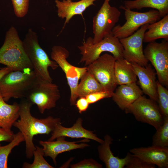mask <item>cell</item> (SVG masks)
Instances as JSON below:
<instances>
[{
	"label": "cell",
	"mask_w": 168,
	"mask_h": 168,
	"mask_svg": "<svg viewBox=\"0 0 168 168\" xmlns=\"http://www.w3.org/2000/svg\"><path fill=\"white\" fill-rule=\"evenodd\" d=\"M20 119L14 122L13 126L17 128L23 135L26 143V157L30 159L36 149L33 142L34 137L38 134H49L54 130L56 125L62 123L60 118L51 116L38 119L32 116L30 113L32 104L26 99L22 100L19 104Z\"/></svg>",
	"instance_id": "1"
},
{
	"label": "cell",
	"mask_w": 168,
	"mask_h": 168,
	"mask_svg": "<svg viewBox=\"0 0 168 168\" xmlns=\"http://www.w3.org/2000/svg\"><path fill=\"white\" fill-rule=\"evenodd\" d=\"M0 64L14 71L33 70L25 52L22 41L16 29L13 26L6 32L4 42L0 48Z\"/></svg>",
	"instance_id": "2"
},
{
	"label": "cell",
	"mask_w": 168,
	"mask_h": 168,
	"mask_svg": "<svg viewBox=\"0 0 168 168\" xmlns=\"http://www.w3.org/2000/svg\"><path fill=\"white\" fill-rule=\"evenodd\" d=\"M25 52L32 65L37 77L52 82L48 68L53 70L58 67L57 63L49 58L47 54L41 47L38 42L37 33L30 28L22 41Z\"/></svg>",
	"instance_id": "3"
},
{
	"label": "cell",
	"mask_w": 168,
	"mask_h": 168,
	"mask_svg": "<svg viewBox=\"0 0 168 168\" xmlns=\"http://www.w3.org/2000/svg\"><path fill=\"white\" fill-rule=\"evenodd\" d=\"M37 78L33 70L11 71L0 80V94L6 102L12 98H25Z\"/></svg>",
	"instance_id": "4"
},
{
	"label": "cell",
	"mask_w": 168,
	"mask_h": 168,
	"mask_svg": "<svg viewBox=\"0 0 168 168\" xmlns=\"http://www.w3.org/2000/svg\"><path fill=\"white\" fill-rule=\"evenodd\" d=\"M92 37H90L82 44L78 46L82 56L80 63H84L87 66L96 60L105 52H110L116 60L123 58V48L119 39L112 34L105 36L99 42L93 43Z\"/></svg>",
	"instance_id": "5"
},
{
	"label": "cell",
	"mask_w": 168,
	"mask_h": 168,
	"mask_svg": "<svg viewBox=\"0 0 168 168\" xmlns=\"http://www.w3.org/2000/svg\"><path fill=\"white\" fill-rule=\"evenodd\" d=\"M61 97L58 86L37 78L25 98L32 105H36L41 114L45 110L55 107Z\"/></svg>",
	"instance_id": "6"
},
{
	"label": "cell",
	"mask_w": 168,
	"mask_h": 168,
	"mask_svg": "<svg viewBox=\"0 0 168 168\" xmlns=\"http://www.w3.org/2000/svg\"><path fill=\"white\" fill-rule=\"evenodd\" d=\"M119 8L124 11L126 22L123 25L115 26L112 30L113 35L119 39L128 37L146 24H151L159 20L161 17L156 10L145 12H138L126 8L123 6Z\"/></svg>",
	"instance_id": "7"
},
{
	"label": "cell",
	"mask_w": 168,
	"mask_h": 168,
	"mask_svg": "<svg viewBox=\"0 0 168 168\" xmlns=\"http://www.w3.org/2000/svg\"><path fill=\"white\" fill-rule=\"evenodd\" d=\"M69 55L68 50L62 46L55 45L52 48L51 58L60 67L65 75L70 90V105H75L78 98L76 89L79 81L87 71V68L77 67L70 63L67 60Z\"/></svg>",
	"instance_id": "8"
},
{
	"label": "cell",
	"mask_w": 168,
	"mask_h": 168,
	"mask_svg": "<svg viewBox=\"0 0 168 168\" xmlns=\"http://www.w3.org/2000/svg\"><path fill=\"white\" fill-rule=\"evenodd\" d=\"M110 0H104L93 20V43H97L105 36L112 34V30L118 21L120 11L110 4Z\"/></svg>",
	"instance_id": "9"
},
{
	"label": "cell",
	"mask_w": 168,
	"mask_h": 168,
	"mask_svg": "<svg viewBox=\"0 0 168 168\" xmlns=\"http://www.w3.org/2000/svg\"><path fill=\"white\" fill-rule=\"evenodd\" d=\"M124 111L126 114H133L138 121L152 126L156 130L162 124L164 120L156 102L142 96Z\"/></svg>",
	"instance_id": "10"
},
{
	"label": "cell",
	"mask_w": 168,
	"mask_h": 168,
	"mask_svg": "<svg viewBox=\"0 0 168 168\" xmlns=\"http://www.w3.org/2000/svg\"><path fill=\"white\" fill-rule=\"evenodd\" d=\"M115 60L113 56L106 53L87 67V71L100 83L104 91L111 93L117 85L115 77Z\"/></svg>",
	"instance_id": "11"
},
{
	"label": "cell",
	"mask_w": 168,
	"mask_h": 168,
	"mask_svg": "<svg viewBox=\"0 0 168 168\" xmlns=\"http://www.w3.org/2000/svg\"><path fill=\"white\" fill-rule=\"evenodd\" d=\"M146 59L155 68L158 81L166 88L168 87V41L151 42L143 51Z\"/></svg>",
	"instance_id": "12"
},
{
	"label": "cell",
	"mask_w": 168,
	"mask_h": 168,
	"mask_svg": "<svg viewBox=\"0 0 168 168\" xmlns=\"http://www.w3.org/2000/svg\"><path fill=\"white\" fill-rule=\"evenodd\" d=\"M149 24L143 25L128 37L119 39L123 48V58L128 62L136 63L142 66L148 64L149 61L143 53V42L144 34Z\"/></svg>",
	"instance_id": "13"
},
{
	"label": "cell",
	"mask_w": 168,
	"mask_h": 168,
	"mask_svg": "<svg viewBox=\"0 0 168 168\" xmlns=\"http://www.w3.org/2000/svg\"><path fill=\"white\" fill-rule=\"evenodd\" d=\"M65 137H60L56 138L55 141H40L39 144L43 147L44 156L51 157L55 165H57L56 158L60 154L77 149H83L90 145L85 142L90 140L84 138L80 141L69 142L65 140Z\"/></svg>",
	"instance_id": "14"
},
{
	"label": "cell",
	"mask_w": 168,
	"mask_h": 168,
	"mask_svg": "<svg viewBox=\"0 0 168 168\" xmlns=\"http://www.w3.org/2000/svg\"><path fill=\"white\" fill-rule=\"evenodd\" d=\"M131 63L139 79L140 88L143 93L157 102L158 95L155 71L150 64L142 66L136 63Z\"/></svg>",
	"instance_id": "15"
},
{
	"label": "cell",
	"mask_w": 168,
	"mask_h": 168,
	"mask_svg": "<svg viewBox=\"0 0 168 168\" xmlns=\"http://www.w3.org/2000/svg\"><path fill=\"white\" fill-rule=\"evenodd\" d=\"M83 119L80 117L77 118L75 123L70 127L63 126L62 123L57 124L51 136L48 141H52L60 137H68L72 138H84L92 140L100 144L103 140L98 138L93 131L84 128L82 126Z\"/></svg>",
	"instance_id": "16"
},
{
	"label": "cell",
	"mask_w": 168,
	"mask_h": 168,
	"mask_svg": "<svg viewBox=\"0 0 168 168\" xmlns=\"http://www.w3.org/2000/svg\"><path fill=\"white\" fill-rule=\"evenodd\" d=\"M130 152L147 163L157 166L160 168H168V147L152 145L134 148L130 150Z\"/></svg>",
	"instance_id": "17"
},
{
	"label": "cell",
	"mask_w": 168,
	"mask_h": 168,
	"mask_svg": "<svg viewBox=\"0 0 168 168\" xmlns=\"http://www.w3.org/2000/svg\"><path fill=\"white\" fill-rule=\"evenodd\" d=\"M96 0H80L73 2L72 0H55L57 8L58 16L62 19H65L63 29L68 23L71 19L76 15L82 16L83 12L91 5H94Z\"/></svg>",
	"instance_id": "18"
},
{
	"label": "cell",
	"mask_w": 168,
	"mask_h": 168,
	"mask_svg": "<svg viewBox=\"0 0 168 168\" xmlns=\"http://www.w3.org/2000/svg\"><path fill=\"white\" fill-rule=\"evenodd\" d=\"M143 94L136 83L133 82L120 85L111 97L119 107L124 110Z\"/></svg>",
	"instance_id": "19"
},
{
	"label": "cell",
	"mask_w": 168,
	"mask_h": 168,
	"mask_svg": "<svg viewBox=\"0 0 168 168\" xmlns=\"http://www.w3.org/2000/svg\"><path fill=\"white\" fill-rule=\"evenodd\" d=\"M103 142L98 147L99 158L105 164L106 168H123L127 160L126 156L120 158L115 156L111 150L110 146L113 139L109 134L105 135Z\"/></svg>",
	"instance_id": "20"
},
{
	"label": "cell",
	"mask_w": 168,
	"mask_h": 168,
	"mask_svg": "<svg viewBox=\"0 0 168 168\" xmlns=\"http://www.w3.org/2000/svg\"><path fill=\"white\" fill-rule=\"evenodd\" d=\"M20 105L16 102L12 105L6 103L0 94V127L8 131L19 117Z\"/></svg>",
	"instance_id": "21"
},
{
	"label": "cell",
	"mask_w": 168,
	"mask_h": 168,
	"mask_svg": "<svg viewBox=\"0 0 168 168\" xmlns=\"http://www.w3.org/2000/svg\"><path fill=\"white\" fill-rule=\"evenodd\" d=\"M115 77L117 85L136 82L137 76L131 63L124 58L115 60Z\"/></svg>",
	"instance_id": "22"
},
{
	"label": "cell",
	"mask_w": 168,
	"mask_h": 168,
	"mask_svg": "<svg viewBox=\"0 0 168 168\" xmlns=\"http://www.w3.org/2000/svg\"><path fill=\"white\" fill-rule=\"evenodd\" d=\"M160 39L168 40V14L162 19L149 25L144 34L143 42H153Z\"/></svg>",
	"instance_id": "23"
},
{
	"label": "cell",
	"mask_w": 168,
	"mask_h": 168,
	"mask_svg": "<svg viewBox=\"0 0 168 168\" xmlns=\"http://www.w3.org/2000/svg\"><path fill=\"white\" fill-rule=\"evenodd\" d=\"M124 7L131 10L151 8L157 10L161 17L168 14V0H134L124 1Z\"/></svg>",
	"instance_id": "24"
},
{
	"label": "cell",
	"mask_w": 168,
	"mask_h": 168,
	"mask_svg": "<svg viewBox=\"0 0 168 168\" xmlns=\"http://www.w3.org/2000/svg\"><path fill=\"white\" fill-rule=\"evenodd\" d=\"M77 86L76 95L77 97H86L93 93L104 91L100 83L94 77L87 71L81 77Z\"/></svg>",
	"instance_id": "25"
},
{
	"label": "cell",
	"mask_w": 168,
	"mask_h": 168,
	"mask_svg": "<svg viewBox=\"0 0 168 168\" xmlns=\"http://www.w3.org/2000/svg\"><path fill=\"white\" fill-rule=\"evenodd\" d=\"M25 141L24 137L19 131L14 134L13 138L8 144L2 146L0 144V168H7L8 158L12 149L20 143Z\"/></svg>",
	"instance_id": "26"
},
{
	"label": "cell",
	"mask_w": 168,
	"mask_h": 168,
	"mask_svg": "<svg viewBox=\"0 0 168 168\" xmlns=\"http://www.w3.org/2000/svg\"><path fill=\"white\" fill-rule=\"evenodd\" d=\"M156 130L152 137V145L168 147V117L164 118L162 124Z\"/></svg>",
	"instance_id": "27"
},
{
	"label": "cell",
	"mask_w": 168,
	"mask_h": 168,
	"mask_svg": "<svg viewBox=\"0 0 168 168\" xmlns=\"http://www.w3.org/2000/svg\"><path fill=\"white\" fill-rule=\"evenodd\" d=\"M158 106L164 118L168 117V91L157 80Z\"/></svg>",
	"instance_id": "28"
},
{
	"label": "cell",
	"mask_w": 168,
	"mask_h": 168,
	"mask_svg": "<svg viewBox=\"0 0 168 168\" xmlns=\"http://www.w3.org/2000/svg\"><path fill=\"white\" fill-rule=\"evenodd\" d=\"M34 160L31 164L25 162L22 166L24 168H54L50 165L44 157V153L42 148L38 146L33 153Z\"/></svg>",
	"instance_id": "29"
},
{
	"label": "cell",
	"mask_w": 168,
	"mask_h": 168,
	"mask_svg": "<svg viewBox=\"0 0 168 168\" xmlns=\"http://www.w3.org/2000/svg\"><path fill=\"white\" fill-rule=\"evenodd\" d=\"M127 160L125 167L126 168H155L156 166L145 162L138 156L128 152L126 156Z\"/></svg>",
	"instance_id": "30"
},
{
	"label": "cell",
	"mask_w": 168,
	"mask_h": 168,
	"mask_svg": "<svg viewBox=\"0 0 168 168\" xmlns=\"http://www.w3.org/2000/svg\"><path fill=\"white\" fill-rule=\"evenodd\" d=\"M14 14L16 17L21 18L27 14L30 0H11Z\"/></svg>",
	"instance_id": "31"
},
{
	"label": "cell",
	"mask_w": 168,
	"mask_h": 168,
	"mask_svg": "<svg viewBox=\"0 0 168 168\" xmlns=\"http://www.w3.org/2000/svg\"><path fill=\"white\" fill-rule=\"evenodd\" d=\"M71 168H102V165L92 158L84 159L70 165Z\"/></svg>",
	"instance_id": "32"
},
{
	"label": "cell",
	"mask_w": 168,
	"mask_h": 168,
	"mask_svg": "<svg viewBox=\"0 0 168 168\" xmlns=\"http://www.w3.org/2000/svg\"><path fill=\"white\" fill-rule=\"evenodd\" d=\"M113 93L105 91H101L93 93L85 97L90 104L104 98L111 97Z\"/></svg>",
	"instance_id": "33"
},
{
	"label": "cell",
	"mask_w": 168,
	"mask_h": 168,
	"mask_svg": "<svg viewBox=\"0 0 168 168\" xmlns=\"http://www.w3.org/2000/svg\"><path fill=\"white\" fill-rule=\"evenodd\" d=\"M77 100L75 105L79 112L82 114L86 111L88 107L89 104L85 97H82Z\"/></svg>",
	"instance_id": "34"
},
{
	"label": "cell",
	"mask_w": 168,
	"mask_h": 168,
	"mask_svg": "<svg viewBox=\"0 0 168 168\" xmlns=\"http://www.w3.org/2000/svg\"><path fill=\"white\" fill-rule=\"evenodd\" d=\"M14 134L12 131H8L0 127V142H10L13 138Z\"/></svg>",
	"instance_id": "35"
},
{
	"label": "cell",
	"mask_w": 168,
	"mask_h": 168,
	"mask_svg": "<svg viewBox=\"0 0 168 168\" xmlns=\"http://www.w3.org/2000/svg\"><path fill=\"white\" fill-rule=\"evenodd\" d=\"M14 71L13 69L7 67L0 69V80L2 78L8 73Z\"/></svg>",
	"instance_id": "36"
}]
</instances>
